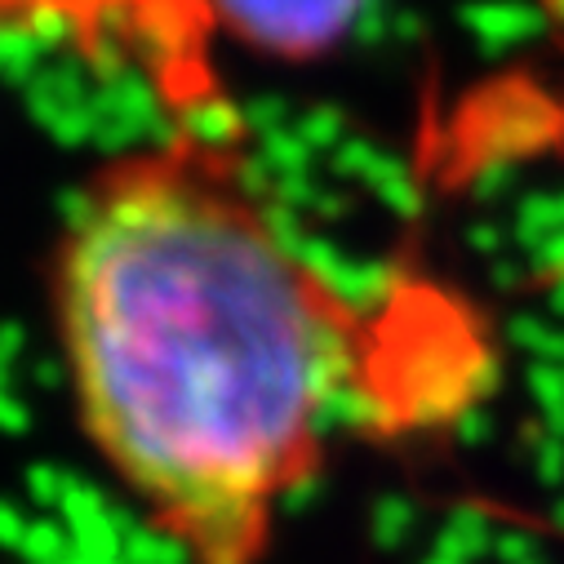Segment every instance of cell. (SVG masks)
Listing matches in <instances>:
<instances>
[{"instance_id":"1","label":"cell","mask_w":564,"mask_h":564,"mask_svg":"<svg viewBox=\"0 0 564 564\" xmlns=\"http://www.w3.org/2000/svg\"><path fill=\"white\" fill-rule=\"evenodd\" d=\"M50 299L94 454L187 564H262L343 422H432L400 316L356 307L209 133L80 187Z\"/></svg>"},{"instance_id":"2","label":"cell","mask_w":564,"mask_h":564,"mask_svg":"<svg viewBox=\"0 0 564 564\" xmlns=\"http://www.w3.org/2000/svg\"><path fill=\"white\" fill-rule=\"evenodd\" d=\"M209 14L249 50L321 54L365 10V0H205Z\"/></svg>"}]
</instances>
